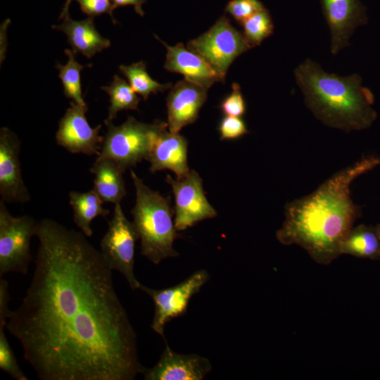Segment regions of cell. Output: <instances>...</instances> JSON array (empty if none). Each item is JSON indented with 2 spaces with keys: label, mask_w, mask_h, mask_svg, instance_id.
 I'll return each mask as SVG.
<instances>
[{
  "label": "cell",
  "mask_w": 380,
  "mask_h": 380,
  "mask_svg": "<svg viewBox=\"0 0 380 380\" xmlns=\"http://www.w3.org/2000/svg\"><path fill=\"white\" fill-rule=\"evenodd\" d=\"M243 34L254 48L259 46L274 32V23L270 12L265 8L255 13L241 24Z\"/></svg>",
  "instance_id": "26"
},
{
  "label": "cell",
  "mask_w": 380,
  "mask_h": 380,
  "mask_svg": "<svg viewBox=\"0 0 380 380\" xmlns=\"http://www.w3.org/2000/svg\"><path fill=\"white\" fill-rule=\"evenodd\" d=\"M323 15L330 33L333 55L350 46L355 31L367 23L365 6L360 0H320Z\"/></svg>",
  "instance_id": "12"
},
{
  "label": "cell",
  "mask_w": 380,
  "mask_h": 380,
  "mask_svg": "<svg viewBox=\"0 0 380 380\" xmlns=\"http://www.w3.org/2000/svg\"><path fill=\"white\" fill-rule=\"evenodd\" d=\"M37 222L28 215L14 217L0 201V277L8 272L27 274L32 260L30 241Z\"/></svg>",
  "instance_id": "6"
},
{
  "label": "cell",
  "mask_w": 380,
  "mask_h": 380,
  "mask_svg": "<svg viewBox=\"0 0 380 380\" xmlns=\"http://www.w3.org/2000/svg\"><path fill=\"white\" fill-rule=\"evenodd\" d=\"M54 30L64 32L72 50L88 58L110 46V42L102 37L95 27L94 17L74 20L70 15L63 19L60 25H53Z\"/></svg>",
  "instance_id": "18"
},
{
  "label": "cell",
  "mask_w": 380,
  "mask_h": 380,
  "mask_svg": "<svg viewBox=\"0 0 380 380\" xmlns=\"http://www.w3.org/2000/svg\"><path fill=\"white\" fill-rule=\"evenodd\" d=\"M109 96L110 106L105 122H112L120 110H137L140 101L136 92L125 80L118 75H114L110 85L102 87Z\"/></svg>",
  "instance_id": "23"
},
{
  "label": "cell",
  "mask_w": 380,
  "mask_h": 380,
  "mask_svg": "<svg viewBox=\"0 0 380 380\" xmlns=\"http://www.w3.org/2000/svg\"><path fill=\"white\" fill-rule=\"evenodd\" d=\"M374 227H375L376 232V234H377V236L380 242V222Z\"/></svg>",
  "instance_id": "33"
},
{
  "label": "cell",
  "mask_w": 380,
  "mask_h": 380,
  "mask_svg": "<svg viewBox=\"0 0 380 380\" xmlns=\"http://www.w3.org/2000/svg\"><path fill=\"white\" fill-rule=\"evenodd\" d=\"M31 283L6 330L41 380H132L146 368L112 270L82 233L37 222Z\"/></svg>",
  "instance_id": "1"
},
{
  "label": "cell",
  "mask_w": 380,
  "mask_h": 380,
  "mask_svg": "<svg viewBox=\"0 0 380 380\" xmlns=\"http://www.w3.org/2000/svg\"><path fill=\"white\" fill-rule=\"evenodd\" d=\"M90 172L94 175L93 189L103 203L114 205L126 196L125 170L114 160L97 157Z\"/></svg>",
  "instance_id": "19"
},
{
  "label": "cell",
  "mask_w": 380,
  "mask_h": 380,
  "mask_svg": "<svg viewBox=\"0 0 380 380\" xmlns=\"http://www.w3.org/2000/svg\"><path fill=\"white\" fill-rule=\"evenodd\" d=\"M380 165V156L369 155L341 169L308 195L288 203L276 233L283 245H297L321 265L341 255L344 239L360 216L351 198L355 179Z\"/></svg>",
  "instance_id": "2"
},
{
  "label": "cell",
  "mask_w": 380,
  "mask_h": 380,
  "mask_svg": "<svg viewBox=\"0 0 380 380\" xmlns=\"http://www.w3.org/2000/svg\"><path fill=\"white\" fill-rule=\"evenodd\" d=\"M72 0H65L62 11L60 14V19H63L70 16L69 7Z\"/></svg>",
  "instance_id": "32"
},
{
  "label": "cell",
  "mask_w": 380,
  "mask_h": 380,
  "mask_svg": "<svg viewBox=\"0 0 380 380\" xmlns=\"http://www.w3.org/2000/svg\"><path fill=\"white\" fill-rule=\"evenodd\" d=\"M138 239L135 227L125 215L120 203L115 204L113 217L100 243V253L108 267L120 272L132 289H139L141 285L134 274Z\"/></svg>",
  "instance_id": "7"
},
{
  "label": "cell",
  "mask_w": 380,
  "mask_h": 380,
  "mask_svg": "<svg viewBox=\"0 0 380 380\" xmlns=\"http://www.w3.org/2000/svg\"><path fill=\"white\" fill-rule=\"evenodd\" d=\"M83 13L89 17H94L103 13H108L114 24L116 23L113 15L115 10L111 0H76Z\"/></svg>",
  "instance_id": "30"
},
{
  "label": "cell",
  "mask_w": 380,
  "mask_h": 380,
  "mask_svg": "<svg viewBox=\"0 0 380 380\" xmlns=\"http://www.w3.org/2000/svg\"><path fill=\"white\" fill-rule=\"evenodd\" d=\"M8 284L2 279H0V369L8 374L16 380H27L18 364L14 352L5 334L7 319L10 310Z\"/></svg>",
  "instance_id": "22"
},
{
  "label": "cell",
  "mask_w": 380,
  "mask_h": 380,
  "mask_svg": "<svg viewBox=\"0 0 380 380\" xmlns=\"http://www.w3.org/2000/svg\"><path fill=\"white\" fill-rule=\"evenodd\" d=\"M69 203L73 211V220L86 236H92L91 224L95 218L106 217L110 213L93 189L86 192L70 191Z\"/></svg>",
  "instance_id": "20"
},
{
  "label": "cell",
  "mask_w": 380,
  "mask_h": 380,
  "mask_svg": "<svg viewBox=\"0 0 380 380\" xmlns=\"http://www.w3.org/2000/svg\"><path fill=\"white\" fill-rule=\"evenodd\" d=\"M165 180L175 196L174 221L177 231L186 230L200 221L217 216L216 210L205 196L202 179L195 170L176 179L167 175Z\"/></svg>",
  "instance_id": "10"
},
{
  "label": "cell",
  "mask_w": 380,
  "mask_h": 380,
  "mask_svg": "<svg viewBox=\"0 0 380 380\" xmlns=\"http://www.w3.org/2000/svg\"><path fill=\"white\" fill-rule=\"evenodd\" d=\"M167 129L168 126L158 133L146 160L150 163L151 172L170 170L177 178H181L190 171L187 161L188 141L179 133H172Z\"/></svg>",
  "instance_id": "16"
},
{
  "label": "cell",
  "mask_w": 380,
  "mask_h": 380,
  "mask_svg": "<svg viewBox=\"0 0 380 380\" xmlns=\"http://www.w3.org/2000/svg\"><path fill=\"white\" fill-rule=\"evenodd\" d=\"M65 53L68 58L66 64L58 63L56 66L59 72L58 77L63 84L64 94L77 104L87 106L82 96L80 73L83 68L91 65L79 63L75 59L76 53L72 50L65 49Z\"/></svg>",
  "instance_id": "24"
},
{
  "label": "cell",
  "mask_w": 380,
  "mask_h": 380,
  "mask_svg": "<svg viewBox=\"0 0 380 380\" xmlns=\"http://www.w3.org/2000/svg\"><path fill=\"white\" fill-rule=\"evenodd\" d=\"M87 110V106L70 102L59 121L56 139L59 146L71 153L99 156L103 141L99 134L101 125L90 126L85 115Z\"/></svg>",
  "instance_id": "11"
},
{
  "label": "cell",
  "mask_w": 380,
  "mask_h": 380,
  "mask_svg": "<svg viewBox=\"0 0 380 380\" xmlns=\"http://www.w3.org/2000/svg\"><path fill=\"white\" fill-rule=\"evenodd\" d=\"M207 97V89L186 79L177 82L167 98V126L172 133H179L194 122Z\"/></svg>",
  "instance_id": "15"
},
{
  "label": "cell",
  "mask_w": 380,
  "mask_h": 380,
  "mask_svg": "<svg viewBox=\"0 0 380 380\" xmlns=\"http://www.w3.org/2000/svg\"><path fill=\"white\" fill-rule=\"evenodd\" d=\"M265 8L259 0H231L225 8V11L230 14L237 23L241 24L247 18Z\"/></svg>",
  "instance_id": "27"
},
{
  "label": "cell",
  "mask_w": 380,
  "mask_h": 380,
  "mask_svg": "<svg viewBox=\"0 0 380 380\" xmlns=\"http://www.w3.org/2000/svg\"><path fill=\"white\" fill-rule=\"evenodd\" d=\"M120 72L127 78L133 90L140 94L145 100L151 94L163 92L171 87V83L160 84L153 80L148 74L146 63L139 61L130 65H121Z\"/></svg>",
  "instance_id": "25"
},
{
  "label": "cell",
  "mask_w": 380,
  "mask_h": 380,
  "mask_svg": "<svg viewBox=\"0 0 380 380\" xmlns=\"http://www.w3.org/2000/svg\"><path fill=\"white\" fill-rule=\"evenodd\" d=\"M341 254L370 260L380 259V242L374 226L353 227L341 246Z\"/></svg>",
  "instance_id": "21"
},
{
  "label": "cell",
  "mask_w": 380,
  "mask_h": 380,
  "mask_svg": "<svg viewBox=\"0 0 380 380\" xmlns=\"http://www.w3.org/2000/svg\"><path fill=\"white\" fill-rule=\"evenodd\" d=\"M107 131L97 157L114 160L125 171L146 160L158 133L167 123L156 120L152 124L138 121L129 116L122 125L105 122Z\"/></svg>",
  "instance_id": "5"
},
{
  "label": "cell",
  "mask_w": 380,
  "mask_h": 380,
  "mask_svg": "<svg viewBox=\"0 0 380 380\" xmlns=\"http://www.w3.org/2000/svg\"><path fill=\"white\" fill-rule=\"evenodd\" d=\"M155 37L166 48L167 53L164 67L167 70L182 74L184 76V79L207 89L215 82L224 80V77L204 58L185 48L182 43L170 46L157 36Z\"/></svg>",
  "instance_id": "17"
},
{
  "label": "cell",
  "mask_w": 380,
  "mask_h": 380,
  "mask_svg": "<svg viewBox=\"0 0 380 380\" xmlns=\"http://www.w3.org/2000/svg\"><path fill=\"white\" fill-rule=\"evenodd\" d=\"M20 141L7 127L0 129V196L5 203H25L31 197L22 177Z\"/></svg>",
  "instance_id": "13"
},
{
  "label": "cell",
  "mask_w": 380,
  "mask_h": 380,
  "mask_svg": "<svg viewBox=\"0 0 380 380\" xmlns=\"http://www.w3.org/2000/svg\"><path fill=\"white\" fill-rule=\"evenodd\" d=\"M165 347L158 362L144 372L146 380H202L212 369L209 360L197 354H180Z\"/></svg>",
  "instance_id": "14"
},
{
  "label": "cell",
  "mask_w": 380,
  "mask_h": 380,
  "mask_svg": "<svg viewBox=\"0 0 380 380\" xmlns=\"http://www.w3.org/2000/svg\"><path fill=\"white\" fill-rule=\"evenodd\" d=\"M293 75L305 106L324 125L348 133L366 129L376 120L374 94L359 74L331 73L306 58Z\"/></svg>",
  "instance_id": "3"
},
{
  "label": "cell",
  "mask_w": 380,
  "mask_h": 380,
  "mask_svg": "<svg viewBox=\"0 0 380 380\" xmlns=\"http://www.w3.org/2000/svg\"><path fill=\"white\" fill-rule=\"evenodd\" d=\"M187 47L204 58L223 77L239 56L253 48L226 15H222L207 32L189 42Z\"/></svg>",
  "instance_id": "8"
},
{
  "label": "cell",
  "mask_w": 380,
  "mask_h": 380,
  "mask_svg": "<svg viewBox=\"0 0 380 380\" xmlns=\"http://www.w3.org/2000/svg\"><path fill=\"white\" fill-rule=\"evenodd\" d=\"M219 131L221 140L237 139L248 132L245 122L240 117L229 115L222 120Z\"/></svg>",
  "instance_id": "29"
},
{
  "label": "cell",
  "mask_w": 380,
  "mask_h": 380,
  "mask_svg": "<svg viewBox=\"0 0 380 380\" xmlns=\"http://www.w3.org/2000/svg\"><path fill=\"white\" fill-rule=\"evenodd\" d=\"M231 94L220 104L222 112L229 116L241 117L246 112V103L239 84L233 83Z\"/></svg>",
  "instance_id": "28"
},
{
  "label": "cell",
  "mask_w": 380,
  "mask_h": 380,
  "mask_svg": "<svg viewBox=\"0 0 380 380\" xmlns=\"http://www.w3.org/2000/svg\"><path fill=\"white\" fill-rule=\"evenodd\" d=\"M115 9L119 6H133L135 12L140 16L144 15V11L142 9V6L146 0H111Z\"/></svg>",
  "instance_id": "31"
},
{
  "label": "cell",
  "mask_w": 380,
  "mask_h": 380,
  "mask_svg": "<svg viewBox=\"0 0 380 380\" xmlns=\"http://www.w3.org/2000/svg\"><path fill=\"white\" fill-rule=\"evenodd\" d=\"M130 175L136 191L131 213L141 241V253L155 265L178 256L179 253L173 248L178 234L170 198L150 189L132 169Z\"/></svg>",
  "instance_id": "4"
},
{
  "label": "cell",
  "mask_w": 380,
  "mask_h": 380,
  "mask_svg": "<svg viewBox=\"0 0 380 380\" xmlns=\"http://www.w3.org/2000/svg\"><path fill=\"white\" fill-rule=\"evenodd\" d=\"M209 277L205 270H199L182 282L168 288L154 289L141 284L139 289L147 293L154 303L152 329L165 340V324L186 313L191 298L199 292Z\"/></svg>",
  "instance_id": "9"
}]
</instances>
